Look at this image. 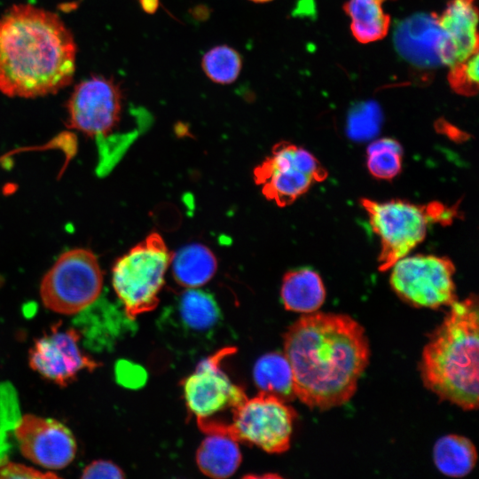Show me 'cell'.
Here are the masks:
<instances>
[{
  "mask_svg": "<svg viewBox=\"0 0 479 479\" xmlns=\"http://www.w3.org/2000/svg\"><path fill=\"white\" fill-rule=\"evenodd\" d=\"M283 339L296 398L319 410L350 400L370 357L368 339L357 321L344 314H303Z\"/></svg>",
  "mask_w": 479,
  "mask_h": 479,
  "instance_id": "6da1fadb",
  "label": "cell"
},
{
  "mask_svg": "<svg viewBox=\"0 0 479 479\" xmlns=\"http://www.w3.org/2000/svg\"><path fill=\"white\" fill-rule=\"evenodd\" d=\"M76 44L55 13L15 4L0 17V91L36 98L69 85L75 71Z\"/></svg>",
  "mask_w": 479,
  "mask_h": 479,
  "instance_id": "7a4b0ae2",
  "label": "cell"
},
{
  "mask_svg": "<svg viewBox=\"0 0 479 479\" xmlns=\"http://www.w3.org/2000/svg\"><path fill=\"white\" fill-rule=\"evenodd\" d=\"M422 351L424 386L465 411L478 407V300H456Z\"/></svg>",
  "mask_w": 479,
  "mask_h": 479,
  "instance_id": "3957f363",
  "label": "cell"
},
{
  "mask_svg": "<svg viewBox=\"0 0 479 479\" xmlns=\"http://www.w3.org/2000/svg\"><path fill=\"white\" fill-rule=\"evenodd\" d=\"M360 204L380 239L378 263L381 271L389 270L422 242L430 224H450L457 216L456 208L440 202L420 205L402 200L376 201L362 198Z\"/></svg>",
  "mask_w": 479,
  "mask_h": 479,
  "instance_id": "277c9868",
  "label": "cell"
},
{
  "mask_svg": "<svg viewBox=\"0 0 479 479\" xmlns=\"http://www.w3.org/2000/svg\"><path fill=\"white\" fill-rule=\"evenodd\" d=\"M232 422L214 418L197 420L206 435H226L238 443L255 445L269 453L289 449L295 411L281 397L259 391L231 410Z\"/></svg>",
  "mask_w": 479,
  "mask_h": 479,
  "instance_id": "5b68a950",
  "label": "cell"
},
{
  "mask_svg": "<svg viewBox=\"0 0 479 479\" xmlns=\"http://www.w3.org/2000/svg\"><path fill=\"white\" fill-rule=\"evenodd\" d=\"M171 255L161 234L151 232L115 261L112 284L130 319L157 307Z\"/></svg>",
  "mask_w": 479,
  "mask_h": 479,
  "instance_id": "8992f818",
  "label": "cell"
},
{
  "mask_svg": "<svg viewBox=\"0 0 479 479\" xmlns=\"http://www.w3.org/2000/svg\"><path fill=\"white\" fill-rule=\"evenodd\" d=\"M103 283V271L94 252L74 247L60 254L45 272L40 282V298L53 312L75 315L98 300Z\"/></svg>",
  "mask_w": 479,
  "mask_h": 479,
  "instance_id": "52a82bcc",
  "label": "cell"
},
{
  "mask_svg": "<svg viewBox=\"0 0 479 479\" xmlns=\"http://www.w3.org/2000/svg\"><path fill=\"white\" fill-rule=\"evenodd\" d=\"M327 175L311 153L288 141L275 144L253 170L254 181L261 186L263 195L280 208L294 202Z\"/></svg>",
  "mask_w": 479,
  "mask_h": 479,
  "instance_id": "ba28073f",
  "label": "cell"
},
{
  "mask_svg": "<svg viewBox=\"0 0 479 479\" xmlns=\"http://www.w3.org/2000/svg\"><path fill=\"white\" fill-rule=\"evenodd\" d=\"M391 269L389 283L404 302L418 308L438 309L456 300L455 266L450 258L434 255L404 256Z\"/></svg>",
  "mask_w": 479,
  "mask_h": 479,
  "instance_id": "9c48e42d",
  "label": "cell"
},
{
  "mask_svg": "<svg viewBox=\"0 0 479 479\" xmlns=\"http://www.w3.org/2000/svg\"><path fill=\"white\" fill-rule=\"evenodd\" d=\"M123 105L118 82L91 75L75 86L67 100V126L88 137H107L120 124Z\"/></svg>",
  "mask_w": 479,
  "mask_h": 479,
  "instance_id": "30bf717a",
  "label": "cell"
},
{
  "mask_svg": "<svg viewBox=\"0 0 479 479\" xmlns=\"http://www.w3.org/2000/svg\"><path fill=\"white\" fill-rule=\"evenodd\" d=\"M81 338L75 328L52 326L29 349V366L44 379L60 387L68 386L82 371L92 372L101 365L82 351Z\"/></svg>",
  "mask_w": 479,
  "mask_h": 479,
  "instance_id": "8fae6325",
  "label": "cell"
},
{
  "mask_svg": "<svg viewBox=\"0 0 479 479\" xmlns=\"http://www.w3.org/2000/svg\"><path fill=\"white\" fill-rule=\"evenodd\" d=\"M235 351L233 347L217 350L200 361L182 381L187 409L197 420L211 418L227 408L232 410L247 397L244 389L232 383L221 369L223 359Z\"/></svg>",
  "mask_w": 479,
  "mask_h": 479,
  "instance_id": "7c38bea8",
  "label": "cell"
},
{
  "mask_svg": "<svg viewBox=\"0 0 479 479\" xmlns=\"http://www.w3.org/2000/svg\"><path fill=\"white\" fill-rule=\"evenodd\" d=\"M395 49L401 58L420 69L454 65L447 35L435 12H418L401 20L393 35Z\"/></svg>",
  "mask_w": 479,
  "mask_h": 479,
  "instance_id": "4fadbf2b",
  "label": "cell"
},
{
  "mask_svg": "<svg viewBox=\"0 0 479 479\" xmlns=\"http://www.w3.org/2000/svg\"><path fill=\"white\" fill-rule=\"evenodd\" d=\"M14 434L21 454L43 467L61 469L75 458V438L57 420L24 414L17 422Z\"/></svg>",
  "mask_w": 479,
  "mask_h": 479,
  "instance_id": "5bb4252c",
  "label": "cell"
},
{
  "mask_svg": "<svg viewBox=\"0 0 479 479\" xmlns=\"http://www.w3.org/2000/svg\"><path fill=\"white\" fill-rule=\"evenodd\" d=\"M475 0H450L438 22L453 51L454 61L460 62L478 51V11Z\"/></svg>",
  "mask_w": 479,
  "mask_h": 479,
  "instance_id": "9a60e30c",
  "label": "cell"
},
{
  "mask_svg": "<svg viewBox=\"0 0 479 479\" xmlns=\"http://www.w3.org/2000/svg\"><path fill=\"white\" fill-rule=\"evenodd\" d=\"M280 296L286 310L308 314L322 306L326 288L318 272L310 268H300L284 275Z\"/></svg>",
  "mask_w": 479,
  "mask_h": 479,
  "instance_id": "2e32d148",
  "label": "cell"
},
{
  "mask_svg": "<svg viewBox=\"0 0 479 479\" xmlns=\"http://www.w3.org/2000/svg\"><path fill=\"white\" fill-rule=\"evenodd\" d=\"M170 265L177 283L186 288H198L213 278L217 260L207 246L193 243L172 254Z\"/></svg>",
  "mask_w": 479,
  "mask_h": 479,
  "instance_id": "e0dca14e",
  "label": "cell"
},
{
  "mask_svg": "<svg viewBox=\"0 0 479 479\" xmlns=\"http://www.w3.org/2000/svg\"><path fill=\"white\" fill-rule=\"evenodd\" d=\"M238 444L226 435H207L196 452L199 469L212 478L230 477L236 472L242 459Z\"/></svg>",
  "mask_w": 479,
  "mask_h": 479,
  "instance_id": "ac0fdd59",
  "label": "cell"
},
{
  "mask_svg": "<svg viewBox=\"0 0 479 479\" xmlns=\"http://www.w3.org/2000/svg\"><path fill=\"white\" fill-rule=\"evenodd\" d=\"M433 459L442 474L459 478L467 475L474 469L477 453L474 444L468 438L447 435L436 442Z\"/></svg>",
  "mask_w": 479,
  "mask_h": 479,
  "instance_id": "d6986e66",
  "label": "cell"
},
{
  "mask_svg": "<svg viewBox=\"0 0 479 479\" xmlns=\"http://www.w3.org/2000/svg\"><path fill=\"white\" fill-rule=\"evenodd\" d=\"M386 0H349L343 9L350 17L353 36L361 43L381 40L388 34L390 17L383 12Z\"/></svg>",
  "mask_w": 479,
  "mask_h": 479,
  "instance_id": "ffe728a7",
  "label": "cell"
},
{
  "mask_svg": "<svg viewBox=\"0 0 479 479\" xmlns=\"http://www.w3.org/2000/svg\"><path fill=\"white\" fill-rule=\"evenodd\" d=\"M253 377L259 391L272 393L287 402L295 398L292 369L284 353L261 357L254 366Z\"/></svg>",
  "mask_w": 479,
  "mask_h": 479,
  "instance_id": "44dd1931",
  "label": "cell"
},
{
  "mask_svg": "<svg viewBox=\"0 0 479 479\" xmlns=\"http://www.w3.org/2000/svg\"><path fill=\"white\" fill-rule=\"evenodd\" d=\"M178 315L187 329L205 332L216 324L220 312L210 294L197 288H187L181 294Z\"/></svg>",
  "mask_w": 479,
  "mask_h": 479,
  "instance_id": "7402d4cb",
  "label": "cell"
},
{
  "mask_svg": "<svg viewBox=\"0 0 479 479\" xmlns=\"http://www.w3.org/2000/svg\"><path fill=\"white\" fill-rule=\"evenodd\" d=\"M242 57L234 48L221 44L208 50L201 59V67L207 77L217 84L234 82L242 69Z\"/></svg>",
  "mask_w": 479,
  "mask_h": 479,
  "instance_id": "603a6c76",
  "label": "cell"
},
{
  "mask_svg": "<svg viewBox=\"0 0 479 479\" xmlns=\"http://www.w3.org/2000/svg\"><path fill=\"white\" fill-rule=\"evenodd\" d=\"M403 148L395 139L382 137L373 141L366 149V166L376 178L390 180L402 169Z\"/></svg>",
  "mask_w": 479,
  "mask_h": 479,
  "instance_id": "cb8c5ba5",
  "label": "cell"
},
{
  "mask_svg": "<svg viewBox=\"0 0 479 479\" xmlns=\"http://www.w3.org/2000/svg\"><path fill=\"white\" fill-rule=\"evenodd\" d=\"M382 111L373 100L354 105L347 116L346 132L348 137L357 142L374 137L382 124Z\"/></svg>",
  "mask_w": 479,
  "mask_h": 479,
  "instance_id": "d4e9b609",
  "label": "cell"
},
{
  "mask_svg": "<svg viewBox=\"0 0 479 479\" xmlns=\"http://www.w3.org/2000/svg\"><path fill=\"white\" fill-rule=\"evenodd\" d=\"M448 82L451 88L462 96H475L478 92V51L450 67Z\"/></svg>",
  "mask_w": 479,
  "mask_h": 479,
  "instance_id": "484cf974",
  "label": "cell"
},
{
  "mask_svg": "<svg viewBox=\"0 0 479 479\" xmlns=\"http://www.w3.org/2000/svg\"><path fill=\"white\" fill-rule=\"evenodd\" d=\"M59 476L51 473H43L31 467L15 463L7 459H0V479L29 478V479H49L59 478Z\"/></svg>",
  "mask_w": 479,
  "mask_h": 479,
  "instance_id": "4316f807",
  "label": "cell"
},
{
  "mask_svg": "<svg viewBox=\"0 0 479 479\" xmlns=\"http://www.w3.org/2000/svg\"><path fill=\"white\" fill-rule=\"evenodd\" d=\"M123 470L110 460L98 459L88 464L82 470L81 478H124Z\"/></svg>",
  "mask_w": 479,
  "mask_h": 479,
  "instance_id": "83f0119b",
  "label": "cell"
},
{
  "mask_svg": "<svg viewBox=\"0 0 479 479\" xmlns=\"http://www.w3.org/2000/svg\"><path fill=\"white\" fill-rule=\"evenodd\" d=\"M145 12L153 13L159 6V0H138Z\"/></svg>",
  "mask_w": 479,
  "mask_h": 479,
  "instance_id": "f1b7e54d",
  "label": "cell"
},
{
  "mask_svg": "<svg viewBox=\"0 0 479 479\" xmlns=\"http://www.w3.org/2000/svg\"><path fill=\"white\" fill-rule=\"evenodd\" d=\"M253 3H256V4H264V3H268V2H271L272 0H249Z\"/></svg>",
  "mask_w": 479,
  "mask_h": 479,
  "instance_id": "f546056e",
  "label": "cell"
}]
</instances>
